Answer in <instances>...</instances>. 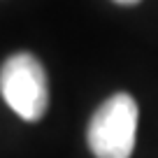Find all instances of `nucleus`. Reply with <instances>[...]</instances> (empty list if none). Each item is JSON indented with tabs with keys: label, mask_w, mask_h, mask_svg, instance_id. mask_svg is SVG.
Here are the masks:
<instances>
[{
	"label": "nucleus",
	"mask_w": 158,
	"mask_h": 158,
	"mask_svg": "<svg viewBox=\"0 0 158 158\" xmlns=\"http://www.w3.org/2000/svg\"><path fill=\"white\" fill-rule=\"evenodd\" d=\"M0 93L23 121H40L49 107L47 72L33 54H12L0 68Z\"/></svg>",
	"instance_id": "f03ea898"
},
{
	"label": "nucleus",
	"mask_w": 158,
	"mask_h": 158,
	"mask_svg": "<svg viewBox=\"0 0 158 158\" xmlns=\"http://www.w3.org/2000/svg\"><path fill=\"white\" fill-rule=\"evenodd\" d=\"M137 102L128 93L107 98L89 121V149L95 158H130L137 133Z\"/></svg>",
	"instance_id": "f257e3e1"
},
{
	"label": "nucleus",
	"mask_w": 158,
	"mask_h": 158,
	"mask_svg": "<svg viewBox=\"0 0 158 158\" xmlns=\"http://www.w3.org/2000/svg\"><path fill=\"white\" fill-rule=\"evenodd\" d=\"M114 2H118V5H137L139 0H114Z\"/></svg>",
	"instance_id": "7ed1b4c3"
}]
</instances>
